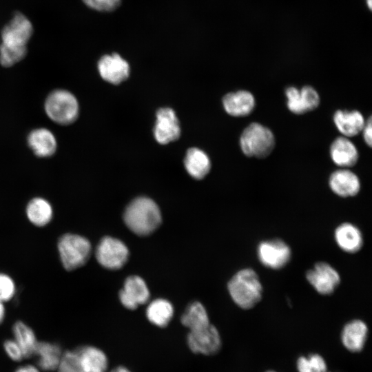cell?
<instances>
[{
    "instance_id": "obj_7",
    "label": "cell",
    "mask_w": 372,
    "mask_h": 372,
    "mask_svg": "<svg viewBox=\"0 0 372 372\" xmlns=\"http://www.w3.org/2000/svg\"><path fill=\"white\" fill-rule=\"evenodd\" d=\"M94 256L98 263L103 267L116 270L126 263L129 258V250L121 240L105 236L96 247Z\"/></svg>"
},
{
    "instance_id": "obj_11",
    "label": "cell",
    "mask_w": 372,
    "mask_h": 372,
    "mask_svg": "<svg viewBox=\"0 0 372 372\" xmlns=\"http://www.w3.org/2000/svg\"><path fill=\"white\" fill-rule=\"evenodd\" d=\"M285 94L288 109L296 114H304L316 110L320 101L317 91L309 85L302 87L300 90L296 87H289Z\"/></svg>"
},
{
    "instance_id": "obj_23",
    "label": "cell",
    "mask_w": 372,
    "mask_h": 372,
    "mask_svg": "<svg viewBox=\"0 0 372 372\" xmlns=\"http://www.w3.org/2000/svg\"><path fill=\"white\" fill-rule=\"evenodd\" d=\"M333 121L339 132L347 138L360 134L365 123L362 114L357 110H337Z\"/></svg>"
},
{
    "instance_id": "obj_9",
    "label": "cell",
    "mask_w": 372,
    "mask_h": 372,
    "mask_svg": "<svg viewBox=\"0 0 372 372\" xmlns=\"http://www.w3.org/2000/svg\"><path fill=\"white\" fill-rule=\"evenodd\" d=\"M187 342L194 353L212 355L221 347V338L218 329L211 324L204 328L189 331Z\"/></svg>"
},
{
    "instance_id": "obj_8",
    "label": "cell",
    "mask_w": 372,
    "mask_h": 372,
    "mask_svg": "<svg viewBox=\"0 0 372 372\" xmlns=\"http://www.w3.org/2000/svg\"><path fill=\"white\" fill-rule=\"evenodd\" d=\"M260 262L271 269H280L290 260L291 251L289 245L280 239L262 241L257 247Z\"/></svg>"
},
{
    "instance_id": "obj_34",
    "label": "cell",
    "mask_w": 372,
    "mask_h": 372,
    "mask_svg": "<svg viewBox=\"0 0 372 372\" xmlns=\"http://www.w3.org/2000/svg\"><path fill=\"white\" fill-rule=\"evenodd\" d=\"M372 121L370 116L366 122H365L364 127L362 130L363 132V138L365 143L370 147L372 145Z\"/></svg>"
},
{
    "instance_id": "obj_12",
    "label": "cell",
    "mask_w": 372,
    "mask_h": 372,
    "mask_svg": "<svg viewBox=\"0 0 372 372\" xmlns=\"http://www.w3.org/2000/svg\"><path fill=\"white\" fill-rule=\"evenodd\" d=\"M98 70L105 81L119 84L128 78L130 65L120 54L112 53L101 57L98 62Z\"/></svg>"
},
{
    "instance_id": "obj_17",
    "label": "cell",
    "mask_w": 372,
    "mask_h": 372,
    "mask_svg": "<svg viewBox=\"0 0 372 372\" xmlns=\"http://www.w3.org/2000/svg\"><path fill=\"white\" fill-rule=\"evenodd\" d=\"M368 328L361 320H353L347 323L341 333L343 346L349 351L356 353L362 350L366 341Z\"/></svg>"
},
{
    "instance_id": "obj_27",
    "label": "cell",
    "mask_w": 372,
    "mask_h": 372,
    "mask_svg": "<svg viewBox=\"0 0 372 372\" xmlns=\"http://www.w3.org/2000/svg\"><path fill=\"white\" fill-rule=\"evenodd\" d=\"M174 315L172 304L165 299H156L147 307L146 316L155 326L163 328L168 325Z\"/></svg>"
},
{
    "instance_id": "obj_5",
    "label": "cell",
    "mask_w": 372,
    "mask_h": 372,
    "mask_svg": "<svg viewBox=\"0 0 372 372\" xmlns=\"http://www.w3.org/2000/svg\"><path fill=\"white\" fill-rule=\"evenodd\" d=\"M32 33L30 21L22 13L17 12L1 31L0 49L26 55L27 43Z\"/></svg>"
},
{
    "instance_id": "obj_39",
    "label": "cell",
    "mask_w": 372,
    "mask_h": 372,
    "mask_svg": "<svg viewBox=\"0 0 372 372\" xmlns=\"http://www.w3.org/2000/svg\"><path fill=\"white\" fill-rule=\"evenodd\" d=\"M267 372H275V371H267Z\"/></svg>"
},
{
    "instance_id": "obj_26",
    "label": "cell",
    "mask_w": 372,
    "mask_h": 372,
    "mask_svg": "<svg viewBox=\"0 0 372 372\" xmlns=\"http://www.w3.org/2000/svg\"><path fill=\"white\" fill-rule=\"evenodd\" d=\"M184 163L187 172L196 179L204 178L211 167L207 155L203 151L195 147L187 151Z\"/></svg>"
},
{
    "instance_id": "obj_2",
    "label": "cell",
    "mask_w": 372,
    "mask_h": 372,
    "mask_svg": "<svg viewBox=\"0 0 372 372\" xmlns=\"http://www.w3.org/2000/svg\"><path fill=\"white\" fill-rule=\"evenodd\" d=\"M227 288L234 303L243 309H251L262 298V284L256 272L251 268L236 272L229 280Z\"/></svg>"
},
{
    "instance_id": "obj_37",
    "label": "cell",
    "mask_w": 372,
    "mask_h": 372,
    "mask_svg": "<svg viewBox=\"0 0 372 372\" xmlns=\"http://www.w3.org/2000/svg\"><path fill=\"white\" fill-rule=\"evenodd\" d=\"M107 372H132V371L124 366H118Z\"/></svg>"
},
{
    "instance_id": "obj_10",
    "label": "cell",
    "mask_w": 372,
    "mask_h": 372,
    "mask_svg": "<svg viewBox=\"0 0 372 372\" xmlns=\"http://www.w3.org/2000/svg\"><path fill=\"white\" fill-rule=\"evenodd\" d=\"M306 278L314 289L322 295H329L338 287L340 282L338 272L330 264L317 262L306 273Z\"/></svg>"
},
{
    "instance_id": "obj_24",
    "label": "cell",
    "mask_w": 372,
    "mask_h": 372,
    "mask_svg": "<svg viewBox=\"0 0 372 372\" xmlns=\"http://www.w3.org/2000/svg\"><path fill=\"white\" fill-rule=\"evenodd\" d=\"M63 353L57 343L38 341L34 355L37 357V365L40 369L52 371L57 369Z\"/></svg>"
},
{
    "instance_id": "obj_38",
    "label": "cell",
    "mask_w": 372,
    "mask_h": 372,
    "mask_svg": "<svg viewBox=\"0 0 372 372\" xmlns=\"http://www.w3.org/2000/svg\"><path fill=\"white\" fill-rule=\"evenodd\" d=\"M366 5L369 7V10H371L372 0H366Z\"/></svg>"
},
{
    "instance_id": "obj_20",
    "label": "cell",
    "mask_w": 372,
    "mask_h": 372,
    "mask_svg": "<svg viewBox=\"0 0 372 372\" xmlns=\"http://www.w3.org/2000/svg\"><path fill=\"white\" fill-rule=\"evenodd\" d=\"M334 238L338 247L349 254L358 251L363 244L360 230L350 223H344L338 225L335 230Z\"/></svg>"
},
{
    "instance_id": "obj_36",
    "label": "cell",
    "mask_w": 372,
    "mask_h": 372,
    "mask_svg": "<svg viewBox=\"0 0 372 372\" xmlns=\"http://www.w3.org/2000/svg\"><path fill=\"white\" fill-rule=\"evenodd\" d=\"M6 316V307L4 303L0 302V324L3 322Z\"/></svg>"
},
{
    "instance_id": "obj_6",
    "label": "cell",
    "mask_w": 372,
    "mask_h": 372,
    "mask_svg": "<svg viewBox=\"0 0 372 372\" xmlns=\"http://www.w3.org/2000/svg\"><path fill=\"white\" fill-rule=\"evenodd\" d=\"M44 110L52 121L66 125L76 121L79 107L76 98L70 92L56 90L46 98Z\"/></svg>"
},
{
    "instance_id": "obj_30",
    "label": "cell",
    "mask_w": 372,
    "mask_h": 372,
    "mask_svg": "<svg viewBox=\"0 0 372 372\" xmlns=\"http://www.w3.org/2000/svg\"><path fill=\"white\" fill-rule=\"evenodd\" d=\"M56 370L58 372H85L82 368L74 350L63 351Z\"/></svg>"
},
{
    "instance_id": "obj_19",
    "label": "cell",
    "mask_w": 372,
    "mask_h": 372,
    "mask_svg": "<svg viewBox=\"0 0 372 372\" xmlns=\"http://www.w3.org/2000/svg\"><path fill=\"white\" fill-rule=\"evenodd\" d=\"M333 162L341 167L354 166L358 161V152L355 145L345 136L337 137L330 146Z\"/></svg>"
},
{
    "instance_id": "obj_14",
    "label": "cell",
    "mask_w": 372,
    "mask_h": 372,
    "mask_svg": "<svg viewBox=\"0 0 372 372\" xmlns=\"http://www.w3.org/2000/svg\"><path fill=\"white\" fill-rule=\"evenodd\" d=\"M178 120L173 110L165 107L156 112V122L154 129L156 140L161 144H167L178 138L180 136Z\"/></svg>"
},
{
    "instance_id": "obj_28",
    "label": "cell",
    "mask_w": 372,
    "mask_h": 372,
    "mask_svg": "<svg viewBox=\"0 0 372 372\" xmlns=\"http://www.w3.org/2000/svg\"><path fill=\"white\" fill-rule=\"evenodd\" d=\"M180 321L189 331L204 328L211 324L205 308L198 302L189 305L182 315Z\"/></svg>"
},
{
    "instance_id": "obj_13",
    "label": "cell",
    "mask_w": 372,
    "mask_h": 372,
    "mask_svg": "<svg viewBox=\"0 0 372 372\" xmlns=\"http://www.w3.org/2000/svg\"><path fill=\"white\" fill-rule=\"evenodd\" d=\"M149 298V291L145 282L138 276L126 278L123 288L119 292L122 304L128 309H136L138 305L145 304Z\"/></svg>"
},
{
    "instance_id": "obj_22",
    "label": "cell",
    "mask_w": 372,
    "mask_h": 372,
    "mask_svg": "<svg viewBox=\"0 0 372 372\" xmlns=\"http://www.w3.org/2000/svg\"><path fill=\"white\" fill-rule=\"evenodd\" d=\"M25 216L35 227H43L52 220L54 209L51 203L42 197L32 198L25 207Z\"/></svg>"
},
{
    "instance_id": "obj_3",
    "label": "cell",
    "mask_w": 372,
    "mask_h": 372,
    "mask_svg": "<svg viewBox=\"0 0 372 372\" xmlns=\"http://www.w3.org/2000/svg\"><path fill=\"white\" fill-rule=\"evenodd\" d=\"M56 248L61 265L68 271L85 265L92 251L91 242L87 238L70 232L59 236Z\"/></svg>"
},
{
    "instance_id": "obj_32",
    "label": "cell",
    "mask_w": 372,
    "mask_h": 372,
    "mask_svg": "<svg viewBox=\"0 0 372 372\" xmlns=\"http://www.w3.org/2000/svg\"><path fill=\"white\" fill-rule=\"evenodd\" d=\"M90 8L99 12H112L121 5L122 0H82Z\"/></svg>"
},
{
    "instance_id": "obj_29",
    "label": "cell",
    "mask_w": 372,
    "mask_h": 372,
    "mask_svg": "<svg viewBox=\"0 0 372 372\" xmlns=\"http://www.w3.org/2000/svg\"><path fill=\"white\" fill-rule=\"evenodd\" d=\"M298 372H327V366L324 358L316 353L307 357L301 356L297 360Z\"/></svg>"
},
{
    "instance_id": "obj_33",
    "label": "cell",
    "mask_w": 372,
    "mask_h": 372,
    "mask_svg": "<svg viewBox=\"0 0 372 372\" xmlns=\"http://www.w3.org/2000/svg\"><path fill=\"white\" fill-rule=\"evenodd\" d=\"M3 349L8 356L14 361L19 362L24 358L21 347L14 339L6 340L3 343Z\"/></svg>"
},
{
    "instance_id": "obj_21",
    "label": "cell",
    "mask_w": 372,
    "mask_h": 372,
    "mask_svg": "<svg viewBox=\"0 0 372 372\" xmlns=\"http://www.w3.org/2000/svg\"><path fill=\"white\" fill-rule=\"evenodd\" d=\"M28 143L36 156L43 158L52 156L57 148L54 135L46 128L32 130L28 136Z\"/></svg>"
},
{
    "instance_id": "obj_1",
    "label": "cell",
    "mask_w": 372,
    "mask_h": 372,
    "mask_svg": "<svg viewBox=\"0 0 372 372\" xmlns=\"http://www.w3.org/2000/svg\"><path fill=\"white\" fill-rule=\"evenodd\" d=\"M123 220L133 233L145 236L153 233L160 226L162 217L154 201L147 197H138L127 205Z\"/></svg>"
},
{
    "instance_id": "obj_16",
    "label": "cell",
    "mask_w": 372,
    "mask_h": 372,
    "mask_svg": "<svg viewBox=\"0 0 372 372\" xmlns=\"http://www.w3.org/2000/svg\"><path fill=\"white\" fill-rule=\"evenodd\" d=\"M78 360L85 372H107L108 358L98 347L83 345L74 350Z\"/></svg>"
},
{
    "instance_id": "obj_15",
    "label": "cell",
    "mask_w": 372,
    "mask_h": 372,
    "mask_svg": "<svg viewBox=\"0 0 372 372\" xmlns=\"http://www.w3.org/2000/svg\"><path fill=\"white\" fill-rule=\"evenodd\" d=\"M329 185L333 193L343 198L354 196L360 190L358 176L347 169L333 172L329 177Z\"/></svg>"
},
{
    "instance_id": "obj_31",
    "label": "cell",
    "mask_w": 372,
    "mask_h": 372,
    "mask_svg": "<svg viewBox=\"0 0 372 372\" xmlns=\"http://www.w3.org/2000/svg\"><path fill=\"white\" fill-rule=\"evenodd\" d=\"M17 292V286L14 279L8 274L0 272V302L5 303L10 301Z\"/></svg>"
},
{
    "instance_id": "obj_18",
    "label": "cell",
    "mask_w": 372,
    "mask_h": 372,
    "mask_svg": "<svg viewBox=\"0 0 372 372\" xmlns=\"http://www.w3.org/2000/svg\"><path fill=\"white\" fill-rule=\"evenodd\" d=\"M225 111L233 116H246L254 110L256 101L253 94L246 90L227 94L223 99Z\"/></svg>"
},
{
    "instance_id": "obj_35",
    "label": "cell",
    "mask_w": 372,
    "mask_h": 372,
    "mask_svg": "<svg viewBox=\"0 0 372 372\" xmlns=\"http://www.w3.org/2000/svg\"><path fill=\"white\" fill-rule=\"evenodd\" d=\"M14 372H39V370L33 365L26 364L19 366Z\"/></svg>"
},
{
    "instance_id": "obj_4",
    "label": "cell",
    "mask_w": 372,
    "mask_h": 372,
    "mask_svg": "<svg viewBox=\"0 0 372 372\" xmlns=\"http://www.w3.org/2000/svg\"><path fill=\"white\" fill-rule=\"evenodd\" d=\"M240 145L245 156L265 158L273 152L276 141L273 132L268 127L254 122L243 130Z\"/></svg>"
},
{
    "instance_id": "obj_25",
    "label": "cell",
    "mask_w": 372,
    "mask_h": 372,
    "mask_svg": "<svg viewBox=\"0 0 372 372\" xmlns=\"http://www.w3.org/2000/svg\"><path fill=\"white\" fill-rule=\"evenodd\" d=\"M14 340L21 347L24 358H31L34 355L38 343L33 329L21 320L17 321L12 326Z\"/></svg>"
}]
</instances>
